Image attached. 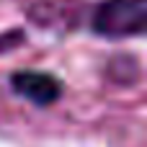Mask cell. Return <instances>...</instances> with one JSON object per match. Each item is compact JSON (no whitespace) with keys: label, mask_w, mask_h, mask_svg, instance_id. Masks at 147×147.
Returning <instances> with one entry per match:
<instances>
[{"label":"cell","mask_w":147,"mask_h":147,"mask_svg":"<svg viewBox=\"0 0 147 147\" xmlns=\"http://www.w3.org/2000/svg\"><path fill=\"white\" fill-rule=\"evenodd\" d=\"M147 0H106L93 13V31L109 39L140 36L145 31Z\"/></svg>","instance_id":"cell-1"},{"label":"cell","mask_w":147,"mask_h":147,"mask_svg":"<svg viewBox=\"0 0 147 147\" xmlns=\"http://www.w3.org/2000/svg\"><path fill=\"white\" fill-rule=\"evenodd\" d=\"M10 85L18 96H23L26 101L36 103V106H49L62 96V85L54 75L49 72H16L10 78Z\"/></svg>","instance_id":"cell-2"},{"label":"cell","mask_w":147,"mask_h":147,"mask_svg":"<svg viewBox=\"0 0 147 147\" xmlns=\"http://www.w3.org/2000/svg\"><path fill=\"white\" fill-rule=\"evenodd\" d=\"M21 39H23V34H21V31H13V34H5V36H0V52L18 47V44H21Z\"/></svg>","instance_id":"cell-3"}]
</instances>
